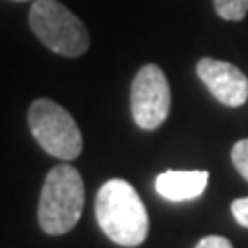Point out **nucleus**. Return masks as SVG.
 I'll return each instance as SVG.
<instances>
[{"label":"nucleus","mask_w":248,"mask_h":248,"mask_svg":"<svg viewBox=\"0 0 248 248\" xmlns=\"http://www.w3.org/2000/svg\"><path fill=\"white\" fill-rule=\"evenodd\" d=\"M95 217L104 234L120 246H141L149 234L145 203L135 186L122 178L102 184L95 199Z\"/></svg>","instance_id":"nucleus-1"},{"label":"nucleus","mask_w":248,"mask_h":248,"mask_svg":"<svg viewBox=\"0 0 248 248\" xmlns=\"http://www.w3.org/2000/svg\"><path fill=\"white\" fill-rule=\"evenodd\" d=\"M85 205V184L79 170L60 164L46 176L40 205H37V221L40 228L50 236H62L79 223Z\"/></svg>","instance_id":"nucleus-2"},{"label":"nucleus","mask_w":248,"mask_h":248,"mask_svg":"<svg viewBox=\"0 0 248 248\" xmlns=\"http://www.w3.org/2000/svg\"><path fill=\"white\" fill-rule=\"evenodd\" d=\"M29 25L37 40L60 56L77 58L89 50L87 27L56 0H35L29 11Z\"/></svg>","instance_id":"nucleus-3"},{"label":"nucleus","mask_w":248,"mask_h":248,"mask_svg":"<svg viewBox=\"0 0 248 248\" xmlns=\"http://www.w3.org/2000/svg\"><path fill=\"white\" fill-rule=\"evenodd\" d=\"M31 135L52 157L73 161L83 151V137L77 120L52 99H35L27 114Z\"/></svg>","instance_id":"nucleus-4"},{"label":"nucleus","mask_w":248,"mask_h":248,"mask_svg":"<svg viewBox=\"0 0 248 248\" xmlns=\"http://www.w3.org/2000/svg\"><path fill=\"white\" fill-rule=\"evenodd\" d=\"M172 91L164 71L157 64H145L130 85V114L139 128L155 130L168 120Z\"/></svg>","instance_id":"nucleus-5"},{"label":"nucleus","mask_w":248,"mask_h":248,"mask_svg":"<svg viewBox=\"0 0 248 248\" xmlns=\"http://www.w3.org/2000/svg\"><path fill=\"white\" fill-rule=\"evenodd\" d=\"M197 75L209 93L223 106L238 108L248 99V79L236 64L215 58H201Z\"/></svg>","instance_id":"nucleus-6"},{"label":"nucleus","mask_w":248,"mask_h":248,"mask_svg":"<svg viewBox=\"0 0 248 248\" xmlns=\"http://www.w3.org/2000/svg\"><path fill=\"white\" fill-rule=\"evenodd\" d=\"M207 182L209 172L205 170H168L157 176L155 188L166 201L180 203V201H192L201 197L207 188Z\"/></svg>","instance_id":"nucleus-7"},{"label":"nucleus","mask_w":248,"mask_h":248,"mask_svg":"<svg viewBox=\"0 0 248 248\" xmlns=\"http://www.w3.org/2000/svg\"><path fill=\"white\" fill-rule=\"evenodd\" d=\"M213 9L223 21H242L248 13V0H213Z\"/></svg>","instance_id":"nucleus-8"},{"label":"nucleus","mask_w":248,"mask_h":248,"mask_svg":"<svg viewBox=\"0 0 248 248\" xmlns=\"http://www.w3.org/2000/svg\"><path fill=\"white\" fill-rule=\"evenodd\" d=\"M232 164L238 170V174L248 180V139H242L232 147Z\"/></svg>","instance_id":"nucleus-9"},{"label":"nucleus","mask_w":248,"mask_h":248,"mask_svg":"<svg viewBox=\"0 0 248 248\" xmlns=\"http://www.w3.org/2000/svg\"><path fill=\"white\" fill-rule=\"evenodd\" d=\"M232 215L242 228H248V197H240L232 201Z\"/></svg>","instance_id":"nucleus-10"},{"label":"nucleus","mask_w":248,"mask_h":248,"mask_svg":"<svg viewBox=\"0 0 248 248\" xmlns=\"http://www.w3.org/2000/svg\"><path fill=\"white\" fill-rule=\"evenodd\" d=\"M195 248H234V246L223 236H205L199 240Z\"/></svg>","instance_id":"nucleus-11"},{"label":"nucleus","mask_w":248,"mask_h":248,"mask_svg":"<svg viewBox=\"0 0 248 248\" xmlns=\"http://www.w3.org/2000/svg\"><path fill=\"white\" fill-rule=\"evenodd\" d=\"M15 2H27V0H15Z\"/></svg>","instance_id":"nucleus-12"}]
</instances>
